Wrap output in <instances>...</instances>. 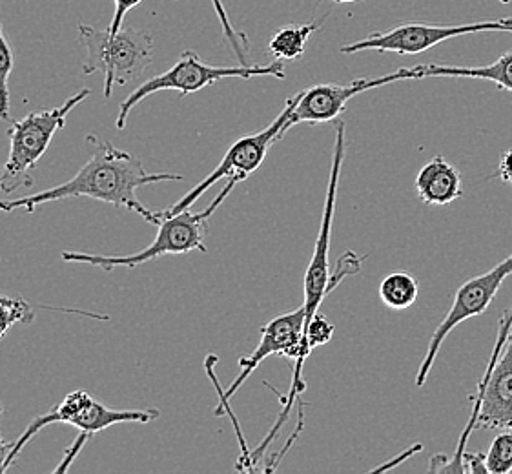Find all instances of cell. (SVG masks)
Returning <instances> with one entry per match:
<instances>
[{
	"mask_svg": "<svg viewBox=\"0 0 512 474\" xmlns=\"http://www.w3.org/2000/svg\"><path fill=\"white\" fill-rule=\"evenodd\" d=\"M86 145L92 146V157L81 166V170L61 185L52 186L31 196L4 199L0 201L2 212H35V208L46 203L72 199V197H90L103 201L115 208H123L126 212H134L143 217L144 221L159 225L161 212H152L144 207L137 197V190L143 186L181 181L179 174H150L146 172L143 161L137 155L113 146L99 135H86Z\"/></svg>",
	"mask_w": 512,
	"mask_h": 474,
	"instance_id": "1",
	"label": "cell"
},
{
	"mask_svg": "<svg viewBox=\"0 0 512 474\" xmlns=\"http://www.w3.org/2000/svg\"><path fill=\"white\" fill-rule=\"evenodd\" d=\"M303 330H305V309L292 310V312H285L279 314L274 320L268 321L267 325L261 327V341L257 345L252 354L243 356L239 360V369L241 372L237 374L236 380L230 383V387L223 391L221 385L217 382L216 374H214V365L217 363V356L210 354L205 361L206 371L208 376L212 378V382L216 385L217 394L221 398V402H230V398L236 394L243 383L252 376V372L256 371L257 367L267 360L268 356H283L287 360L294 361V378H292V385L287 396H281L283 400V411L279 413L277 422L274 423L272 431L267 434V438L257 445L256 451L250 454V462L256 469V464L261 460V456L267 451L268 445L274 442L281 427L287 423L288 414L294 407V402L299 398V394L305 391L307 383L303 380V367L307 361L303 360Z\"/></svg>",
	"mask_w": 512,
	"mask_h": 474,
	"instance_id": "2",
	"label": "cell"
},
{
	"mask_svg": "<svg viewBox=\"0 0 512 474\" xmlns=\"http://www.w3.org/2000/svg\"><path fill=\"white\" fill-rule=\"evenodd\" d=\"M474 427L483 431L512 429V310L500 320L491 363L474 394L471 420L461 434L456 453L452 458L432 456L431 473H465V445Z\"/></svg>",
	"mask_w": 512,
	"mask_h": 474,
	"instance_id": "3",
	"label": "cell"
},
{
	"mask_svg": "<svg viewBox=\"0 0 512 474\" xmlns=\"http://www.w3.org/2000/svg\"><path fill=\"white\" fill-rule=\"evenodd\" d=\"M236 181H226L225 188L219 192V196L208 205L203 212H190L183 210L174 216H163L161 223L157 225V236L148 247L135 252V254H124V256H108V254H88V252H70L64 250L61 254L62 261L66 263H79V265H90V267L103 268L106 272L115 268H134L144 265L148 261L161 258V256H179V254H190L194 250L206 252V223L214 216L217 208L225 203L226 197L232 194L236 188Z\"/></svg>",
	"mask_w": 512,
	"mask_h": 474,
	"instance_id": "4",
	"label": "cell"
},
{
	"mask_svg": "<svg viewBox=\"0 0 512 474\" xmlns=\"http://www.w3.org/2000/svg\"><path fill=\"white\" fill-rule=\"evenodd\" d=\"M79 41L86 52L82 72L103 73L104 97H112L115 86L137 81L154 61V39L148 31L121 28L110 33L79 24Z\"/></svg>",
	"mask_w": 512,
	"mask_h": 474,
	"instance_id": "5",
	"label": "cell"
},
{
	"mask_svg": "<svg viewBox=\"0 0 512 474\" xmlns=\"http://www.w3.org/2000/svg\"><path fill=\"white\" fill-rule=\"evenodd\" d=\"M252 77H276V79H285L287 72L281 61L270 62V64H248V66H214L206 64L195 52L181 53L174 66L170 70L155 75L152 79L144 81L130 93L119 106V114L115 119L117 130H124L128 115L134 110L137 104L144 101L146 97L155 95L164 90H174L181 93V97H186L190 93L201 92L206 86L225 81V79H252Z\"/></svg>",
	"mask_w": 512,
	"mask_h": 474,
	"instance_id": "6",
	"label": "cell"
},
{
	"mask_svg": "<svg viewBox=\"0 0 512 474\" xmlns=\"http://www.w3.org/2000/svg\"><path fill=\"white\" fill-rule=\"evenodd\" d=\"M90 95H92L90 88H82L57 108L31 112L21 121L11 123L10 132H8L10 154L6 163L2 165L4 194H11L21 186L33 185V179L28 176V172L31 168H35V165L48 152L55 134L66 126L68 115L72 114L73 110Z\"/></svg>",
	"mask_w": 512,
	"mask_h": 474,
	"instance_id": "7",
	"label": "cell"
},
{
	"mask_svg": "<svg viewBox=\"0 0 512 474\" xmlns=\"http://www.w3.org/2000/svg\"><path fill=\"white\" fill-rule=\"evenodd\" d=\"M297 101H299V93L288 97L281 114L277 115L276 119L268 124L265 130L237 139L236 143L226 150L223 161L216 166V170L210 176L205 177L199 185L192 188L175 205L166 208L161 214L163 216H174V214H179L183 210H188L194 205L195 201H199V197L203 196L206 190H210L212 186L217 185L221 179L236 181L239 185V183H243L245 179L252 176L254 172H257V168L263 165V161L267 159L270 148L276 145L277 141L294 126L292 110H294Z\"/></svg>",
	"mask_w": 512,
	"mask_h": 474,
	"instance_id": "8",
	"label": "cell"
},
{
	"mask_svg": "<svg viewBox=\"0 0 512 474\" xmlns=\"http://www.w3.org/2000/svg\"><path fill=\"white\" fill-rule=\"evenodd\" d=\"M161 418L159 409H110L104 403L97 402L92 394L86 391H72L66 398L55 405L50 413L41 414L31 420L21 438L13 444L8 465H13L15 458L21 454L22 449L28 445L31 438L41 433L44 427L53 423H68L77 427L81 433L92 436L101 433L104 429L119 425V423H150Z\"/></svg>",
	"mask_w": 512,
	"mask_h": 474,
	"instance_id": "9",
	"label": "cell"
},
{
	"mask_svg": "<svg viewBox=\"0 0 512 474\" xmlns=\"http://www.w3.org/2000/svg\"><path fill=\"white\" fill-rule=\"evenodd\" d=\"M512 274V254L509 258L503 259L502 263H498L496 267L487 270L485 274L474 276V278L465 281L461 285L454 301H452L451 309L447 312V316L443 318L438 329L434 330L431 341H429V349L425 358L421 361L420 369L416 372V387H423L429 374H431L434 363L438 360L441 347L445 340L449 338L452 330L461 325L463 321L471 320L483 314L485 310L491 307L492 299L496 298V294L502 289L503 281Z\"/></svg>",
	"mask_w": 512,
	"mask_h": 474,
	"instance_id": "10",
	"label": "cell"
},
{
	"mask_svg": "<svg viewBox=\"0 0 512 474\" xmlns=\"http://www.w3.org/2000/svg\"><path fill=\"white\" fill-rule=\"evenodd\" d=\"M482 31H511L512 33V19L471 22V24H458V26H432V24H421V22H409L389 31H374L361 41L345 44L341 46V53L350 55L358 52H394L400 55H418L429 48H434L440 42L471 35V33H482Z\"/></svg>",
	"mask_w": 512,
	"mask_h": 474,
	"instance_id": "11",
	"label": "cell"
},
{
	"mask_svg": "<svg viewBox=\"0 0 512 474\" xmlns=\"http://www.w3.org/2000/svg\"><path fill=\"white\" fill-rule=\"evenodd\" d=\"M410 79H423L420 64L376 79H356L350 84L325 83L310 86L308 90L299 92V101L292 110V123L323 124L336 121L347 110L350 99H354L359 93Z\"/></svg>",
	"mask_w": 512,
	"mask_h": 474,
	"instance_id": "12",
	"label": "cell"
},
{
	"mask_svg": "<svg viewBox=\"0 0 512 474\" xmlns=\"http://www.w3.org/2000/svg\"><path fill=\"white\" fill-rule=\"evenodd\" d=\"M416 190L425 205L443 207L463 196L461 174L445 157L436 155L416 177Z\"/></svg>",
	"mask_w": 512,
	"mask_h": 474,
	"instance_id": "13",
	"label": "cell"
},
{
	"mask_svg": "<svg viewBox=\"0 0 512 474\" xmlns=\"http://www.w3.org/2000/svg\"><path fill=\"white\" fill-rule=\"evenodd\" d=\"M421 77H467L491 81L498 88L512 92V52L503 53L487 66H443V64H420Z\"/></svg>",
	"mask_w": 512,
	"mask_h": 474,
	"instance_id": "14",
	"label": "cell"
},
{
	"mask_svg": "<svg viewBox=\"0 0 512 474\" xmlns=\"http://www.w3.org/2000/svg\"><path fill=\"white\" fill-rule=\"evenodd\" d=\"M327 17L308 24H290L272 33L268 41V52L276 57V61H297L305 55L307 42Z\"/></svg>",
	"mask_w": 512,
	"mask_h": 474,
	"instance_id": "15",
	"label": "cell"
},
{
	"mask_svg": "<svg viewBox=\"0 0 512 474\" xmlns=\"http://www.w3.org/2000/svg\"><path fill=\"white\" fill-rule=\"evenodd\" d=\"M420 294V281L407 272H392L379 285V298L392 310L412 307Z\"/></svg>",
	"mask_w": 512,
	"mask_h": 474,
	"instance_id": "16",
	"label": "cell"
},
{
	"mask_svg": "<svg viewBox=\"0 0 512 474\" xmlns=\"http://www.w3.org/2000/svg\"><path fill=\"white\" fill-rule=\"evenodd\" d=\"M35 312L26 299L11 298L0 294V340L10 332L17 323H33Z\"/></svg>",
	"mask_w": 512,
	"mask_h": 474,
	"instance_id": "17",
	"label": "cell"
},
{
	"mask_svg": "<svg viewBox=\"0 0 512 474\" xmlns=\"http://www.w3.org/2000/svg\"><path fill=\"white\" fill-rule=\"evenodd\" d=\"M487 474H509L512 471V429H502L485 454Z\"/></svg>",
	"mask_w": 512,
	"mask_h": 474,
	"instance_id": "18",
	"label": "cell"
},
{
	"mask_svg": "<svg viewBox=\"0 0 512 474\" xmlns=\"http://www.w3.org/2000/svg\"><path fill=\"white\" fill-rule=\"evenodd\" d=\"M15 66V57L10 42L4 35V28L0 22V119L10 121V77Z\"/></svg>",
	"mask_w": 512,
	"mask_h": 474,
	"instance_id": "19",
	"label": "cell"
},
{
	"mask_svg": "<svg viewBox=\"0 0 512 474\" xmlns=\"http://www.w3.org/2000/svg\"><path fill=\"white\" fill-rule=\"evenodd\" d=\"M334 332H336L334 323L328 320L325 314L318 312L312 320L308 321L303 330V360L307 361L316 347L327 345L328 341L334 338Z\"/></svg>",
	"mask_w": 512,
	"mask_h": 474,
	"instance_id": "20",
	"label": "cell"
},
{
	"mask_svg": "<svg viewBox=\"0 0 512 474\" xmlns=\"http://www.w3.org/2000/svg\"><path fill=\"white\" fill-rule=\"evenodd\" d=\"M212 2H214L217 15H219V19H221L223 33H225L226 39H228V42H230L232 50L236 52L237 59H239V62H241L243 66H248L250 62H248V41H246L245 33H239V31L234 30V26L230 24V21H228V15H226V11L223 10V4H221V0H212Z\"/></svg>",
	"mask_w": 512,
	"mask_h": 474,
	"instance_id": "21",
	"label": "cell"
},
{
	"mask_svg": "<svg viewBox=\"0 0 512 474\" xmlns=\"http://www.w3.org/2000/svg\"><path fill=\"white\" fill-rule=\"evenodd\" d=\"M143 0H113V17L108 26L110 33H117V31L123 28L124 17L126 13L139 6Z\"/></svg>",
	"mask_w": 512,
	"mask_h": 474,
	"instance_id": "22",
	"label": "cell"
},
{
	"mask_svg": "<svg viewBox=\"0 0 512 474\" xmlns=\"http://www.w3.org/2000/svg\"><path fill=\"white\" fill-rule=\"evenodd\" d=\"M88 434L81 433L79 434V438L73 442L72 447L66 451L64 454V458H62L61 464L55 467V471L53 473H64V471H68L70 469V465H72L73 460L77 458V454L81 453L82 449H84V445L88 442Z\"/></svg>",
	"mask_w": 512,
	"mask_h": 474,
	"instance_id": "23",
	"label": "cell"
},
{
	"mask_svg": "<svg viewBox=\"0 0 512 474\" xmlns=\"http://www.w3.org/2000/svg\"><path fill=\"white\" fill-rule=\"evenodd\" d=\"M465 462V473H485L487 474V465H485V454L483 453H467L463 456Z\"/></svg>",
	"mask_w": 512,
	"mask_h": 474,
	"instance_id": "24",
	"label": "cell"
},
{
	"mask_svg": "<svg viewBox=\"0 0 512 474\" xmlns=\"http://www.w3.org/2000/svg\"><path fill=\"white\" fill-rule=\"evenodd\" d=\"M496 177H500L502 181L512 186V145L500 157V165H498V170H496Z\"/></svg>",
	"mask_w": 512,
	"mask_h": 474,
	"instance_id": "25",
	"label": "cell"
},
{
	"mask_svg": "<svg viewBox=\"0 0 512 474\" xmlns=\"http://www.w3.org/2000/svg\"><path fill=\"white\" fill-rule=\"evenodd\" d=\"M2 414H4V407H2V403H0V422H2ZM11 449H13V444H8V442L2 438V434H0V474L6 473V471L10 469L8 460H10Z\"/></svg>",
	"mask_w": 512,
	"mask_h": 474,
	"instance_id": "26",
	"label": "cell"
},
{
	"mask_svg": "<svg viewBox=\"0 0 512 474\" xmlns=\"http://www.w3.org/2000/svg\"><path fill=\"white\" fill-rule=\"evenodd\" d=\"M421 449H423V445L416 444L414 447H410L409 451H405V453L400 454V456H396V458H392V462L390 464H383L381 467H378V469H374L376 473H379V471H387V469H392L394 465L401 464V462H405L407 458H410L412 454H418L420 453Z\"/></svg>",
	"mask_w": 512,
	"mask_h": 474,
	"instance_id": "27",
	"label": "cell"
},
{
	"mask_svg": "<svg viewBox=\"0 0 512 474\" xmlns=\"http://www.w3.org/2000/svg\"><path fill=\"white\" fill-rule=\"evenodd\" d=\"M332 2H339V4H349V2H358V0H332ZM498 2H503V4H509L511 0H498Z\"/></svg>",
	"mask_w": 512,
	"mask_h": 474,
	"instance_id": "28",
	"label": "cell"
},
{
	"mask_svg": "<svg viewBox=\"0 0 512 474\" xmlns=\"http://www.w3.org/2000/svg\"><path fill=\"white\" fill-rule=\"evenodd\" d=\"M4 188V183H2V165H0V190Z\"/></svg>",
	"mask_w": 512,
	"mask_h": 474,
	"instance_id": "29",
	"label": "cell"
}]
</instances>
